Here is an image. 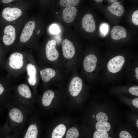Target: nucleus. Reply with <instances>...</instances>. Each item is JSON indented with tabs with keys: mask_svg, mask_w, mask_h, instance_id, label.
Masks as SVG:
<instances>
[{
	"mask_svg": "<svg viewBox=\"0 0 138 138\" xmlns=\"http://www.w3.org/2000/svg\"><path fill=\"white\" fill-rule=\"evenodd\" d=\"M6 107L8 109V113L5 123L3 126L1 138L14 132L21 134L33 112L15 106L9 102Z\"/></svg>",
	"mask_w": 138,
	"mask_h": 138,
	"instance_id": "1",
	"label": "nucleus"
},
{
	"mask_svg": "<svg viewBox=\"0 0 138 138\" xmlns=\"http://www.w3.org/2000/svg\"><path fill=\"white\" fill-rule=\"evenodd\" d=\"M35 27V23L33 21H30L25 25L20 37L21 42H25L30 39L33 32Z\"/></svg>",
	"mask_w": 138,
	"mask_h": 138,
	"instance_id": "11",
	"label": "nucleus"
},
{
	"mask_svg": "<svg viewBox=\"0 0 138 138\" xmlns=\"http://www.w3.org/2000/svg\"><path fill=\"white\" fill-rule=\"evenodd\" d=\"M108 9L111 14L118 17L121 16L123 15L124 10V7L122 5H120L116 9H113L108 8Z\"/></svg>",
	"mask_w": 138,
	"mask_h": 138,
	"instance_id": "21",
	"label": "nucleus"
},
{
	"mask_svg": "<svg viewBox=\"0 0 138 138\" xmlns=\"http://www.w3.org/2000/svg\"><path fill=\"white\" fill-rule=\"evenodd\" d=\"M132 21L133 24L138 25V10L135 11L133 14L132 17Z\"/></svg>",
	"mask_w": 138,
	"mask_h": 138,
	"instance_id": "24",
	"label": "nucleus"
},
{
	"mask_svg": "<svg viewBox=\"0 0 138 138\" xmlns=\"http://www.w3.org/2000/svg\"><path fill=\"white\" fill-rule=\"evenodd\" d=\"M127 33L125 28L123 27L116 26H114L111 31V36L114 40H118L121 38L125 37Z\"/></svg>",
	"mask_w": 138,
	"mask_h": 138,
	"instance_id": "17",
	"label": "nucleus"
},
{
	"mask_svg": "<svg viewBox=\"0 0 138 138\" xmlns=\"http://www.w3.org/2000/svg\"><path fill=\"white\" fill-rule=\"evenodd\" d=\"M3 110L1 108H0V116ZM2 128H3V126H1L0 125V138H1L2 131Z\"/></svg>",
	"mask_w": 138,
	"mask_h": 138,
	"instance_id": "32",
	"label": "nucleus"
},
{
	"mask_svg": "<svg viewBox=\"0 0 138 138\" xmlns=\"http://www.w3.org/2000/svg\"><path fill=\"white\" fill-rule=\"evenodd\" d=\"M108 134L106 132L97 130L94 133L93 138H108Z\"/></svg>",
	"mask_w": 138,
	"mask_h": 138,
	"instance_id": "23",
	"label": "nucleus"
},
{
	"mask_svg": "<svg viewBox=\"0 0 138 138\" xmlns=\"http://www.w3.org/2000/svg\"><path fill=\"white\" fill-rule=\"evenodd\" d=\"M79 0H61L60 4L64 7H74L76 6L79 2Z\"/></svg>",
	"mask_w": 138,
	"mask_h": 138,
	"instance_id": "20",
	"label": "nucleus"
},
{
	"mask_svg": "<svg viewBox=\"0 0 138 138\" xmlns=\"http://www.w3.org/2000/svg\"><path fill=\"white\" fill-rule=\"evenodd\" d=\"M108 138H112L110 137H108Z\"/></svg>",
	"mask_w": 138,
	"mask_h": 138,
	"instance_id": "38",
	"label": "nucleus"
},
{
	"mask_svg": "<svg viewBox=\"0 0 138 138\" xmlns=\"http://www.w3.org/2000/svg\"><path fill=\"white\" fill-rule=\"evenodd\" d=\"M120 3L118 2H115L112 3L111 6H109L108 8L115 9L117 8L120 5Z\"/></svg>",
	"mask_w": 138,
	"mask_h": 138,
	"instance_id": "30",
	"label": "nucleus"
},
{
	"mask_svg": "<svg viewBox=\"0 0 138 138\" xmlns=\"http://www.w3.org/2000/svg\"><path fill=\"white\" fill-rule=\"evenodd\" d=\"M2 41L6 45L8 46L12 44L16 38V31L15 28L11 25H8L4 28Z\"/></svg>",
	"mask_w": 138,
	"mask_h": 138,
	"instance_id": "9",
	"label": "nucleus"
},
{
	"mask_svg": "<svg viewBox=\"0 0 138 138\" xmlns=\"http://www.w3.org/2000/svg\"><path fill=\"white\" fill-rule=\"evenodd\" d=\"M24 63L23 56L20 53L16 52L9 56L8 64L9 67L14 70H19L22 68Z\"/></svg>",
	"mask_w": 138,
	"mask_h": 138,
	"instance_id": "8",
	"label": "nucleus"
},
{
	"mask_svg": "<svg viewBox=\"0 0 138 138\" xmlns=\"http://www.w3.org/2000/svg\"><path fill=\"white\" fill-rule=\"evenodd\" d=\"M40 74L43 81L47 83L55 75L56 73L53 69L48 68L41 70Z\"/></svg>",
	"mask_w": 138,
	"mask_h": 138,
	"instance_id": "18",
	"label": "nucleus"
},
{
	"mask_svg": "<svg viewBox=\"0 0 138 138\" xmlns=\"http://www.w3.org/2000/svg\"><path fill=\"white\" fill-rule=\"evenodd\" d=\"M117 1V0H108V2L110 3H113L114 2H116V1Z\"/></svg>",
	"mask_w": 138,
	"mask_h": 138,
	"instance_id": "35",
	"label": "nucleus"
},
{
	"mask_svg": "<svg viewBox=\"0 0 138 138\" xmlns=\"http://www.w3.org/2000/svg\"></svg>",
	"mask_w": 138,
	"mask_h": 138,
	"instance_id": "39",
	"label": "nucleus"
},
{
	"mask_svg": "<svg viewBox=\"0 0 138 138\" xmlns=\"http://www.w3.org/2000/svg\"><path fill=\"white\" fill-rule=\"evenodd\" d=\"M135 73H136L135 77L136 78L138 79V67H137L136 68L135 70Z\"/></svg>",
	"mask_w": 138,
	"mask_h": 138,
	"instance_id": "34",
	"label": "nucleus"
},
{
	"mask_svg": "<svg viewBox=\"0 0 138 138\" xmlns=\"http://www.w3.org/2000/svg\"><path fill=\"white\" fill-rule=\"evenodd\" d=\"M26 70L28 76V82L30 85L33 87L37 82L36 68L32 64L29 63L27 65Z\"/></svg>",
	"mask_w": 138,
	"mask_h": 138,
	"instance_id": "15",
	"label": "nucleus"
},
{
	"mask_svg": "<svg viewBox=\"0 0 138 138\" xmlns=\"http://www.w3.org/2000/svg\"><path fill=\"white\" fill-rule=\"evenodd\" d=\"M4 4H7L13 1V0H2L1 1Z\"/></svg>",
	"mask_w": 138,
	"mask_h": 138,
	"instance_id": "33",
	"label": "nucleus"
},
{
	"mask_svg": "<svg viewBox=\"0 0 138 138\" xmlns=\"http://www.w3.org/2000/svg\"><path fill=\"white\" fill-rule=\"evenodd\" d=\"M40 117L33 111L26 127L21 134L20 138H39L43 127Z\"/></svg>",
	"mask_w": 138,
	"mask_h": 138,
	"instance_id": "4",
	"label": "nucleus"
},
{
	"mask_svg": "<svg viewBox=\"0 0 138 138\" xmlns=\"http://www.w3.org/2000/svg\"><path fill=\"white\" fill-rule=\"evenodd\" d=\"M50 32L53 34H56L60 31V29L58 26L56 24H53L50 27Z\"/></svg>",
	"mask_w": 138,
	"mask_h": 138,
	"instance_id": "25",
	"label": "nucleus"
},
{
	"mask_svg": "<svg viewBox=\"0 0 138 138\" xmlns=\"http://www.w3.org/2000/svg\"><path fill=\"white\" fill-rule=\"evenodd\" d=\"M129 91L132 95L138 96V86H133L130 87L129 89Z\"/></svg>",
	"mask_w": 138,
	"mask_h": 138,
	"instance_id": "27",
	"label": "nucleus"
},
{
	"mask_svg": "<svg viewBox=\"0 0 138 138\" xmlns=\"http://www.w3.org/2000/svg\"><path fill=\"white\" fill-rule=\"evenodd\" d=\"M62 94L52 90H45L37 100L34 111L40 117L60 112L67 106V101Z\"/></svg>",
	"mask_w": 138,
	"mask_h": 138,
	"instance_id": "2",
	"label": "nucleus"
},
{
	"mask_svg": "<svg viewBox=\"0 0 138 138\" xmlns=\"http://www.w3.org/2000/svg\"><path fill=\"white\" fill-rule=\"evenodd\" d=\"M12 88L9 86L0 82V108L5 107L12 97Z\"/></svg>",
	"mask_w": 138,
	"mask_h": 138,
	"instance_id": "5",
	"label": "nucleus"
},
{
	"mask_svg": "<svg viewBox=\"0 0 138 138\" xmlns=\"http://www.w3.org/2000/svg\"><path fill=\"white\" fill-rule=\"evenodd\" d=\"M82 24L84 30L88 32H93L95 29V21L93 16L90 14H86L84 16Z\"/></svg>",
	"mask_w": 138,
	"mask_h": 138,
	"instance_id": "13",
	"label": "nucleus"
},
{
	"mask_svg": "<svg viewBox=\"0 0 138 138\" xmlns=\"http://www.w3.org/2000/svg\"><path fill=\"white\" fill-rule=\"evenodd\" d=\"M56 42L54 39L48 41L46 46L45 53L47 59L51 61L57 60L59 56V52L55 48Z\"/></svg>",
	"mask_w": 138,
	"mask_h": 138,
	"instance_id": "10",
	"label": "nucleus"
},
{
	"mask_svg": "<svg viewBox=\"0 0 138 138\" xmlns=\"http://www.w3.org/2000/svg\"><path fill=\"white\" fill-rule=\"evenodd\" d=\"M97 61V57L95 55L90 54L86 56L83 61V66L85 71L88 72L93 71L96 68Z\"/></svg>",
	"mask_w": 138,
	"mask_h": 138,
	"instance_id": "14",
	"label": "nucleus"
},
{
	"mask_svg": "<svg viewBox=\"0 0 138 138\" xmlns=\"http://www.w3.org/2000/svg\"><path fill=\"white\" fill-rule=\"evenodd\" d=\"M95 1L97 2H100L102 1V0H95Z\"/></svg>",
	"mask_w": 138,
	"mask_h": 138,
	"instance_id": "36",
	"label": "nucleus"
},
{
	"mask_svg": "<svg viewBox=\"0 0 138 138\" xmlns=\"http://www.w3.org/2000/svg\"><path fill=\"white\" fill-rule=\"evenodd\" d=\"M108 26L106 24H103L101 26L100 30L101 32L103 34H106L108 31Z\"/></svg>",
	"mask_w": 138,
	"mask_h": 138,
	"instance_id": "29",
	"label": "nucleus"
},
{
	"mask_svg": "<svg viewBox=\"0 0 138 138\" xmlns=\"http://www.w3.org/2000/svg\"><path fill=\"white\" fill-rule=\"evenodd\" d=\"M96 118L98 122L102 123L106 122L108 120L107 115L102 112L98 113L96 116Z\"/></svg>",
	"mask_w": 138,
	"mask_h": 138,
	"instance_id": "22",
	"label": "nucleus"
},
{
	"mask_svg": "<svg viewBox=\"0 0 138 138\" xmlns=\"http://www.w3.org/2000/svg\"><path fill=\"white\" fill-rule=\"evenodd\" d=\"M125 62L124 58L122 56L118 55L111 59L107 65L109 71L112 73H116L121 69Z\"/></svg>",
	"mask_w": 138,
	"mask_h": 138,
	"instance_id": "7",
	"label": "nucleus"
},
{
	"mask_svg": "<svg viewBox=\"0 0 138 138\" xmlns=\"http://www.w3.org/2000/svg\"><path fill=\"white\" fill-rule=\"evenodd\" d=\"M22 14L21 10L17 7H6L3 10V18L8 21H13L20 17Z\"/></svg>",
	"mask_w": 138,
	"mask_h": 138,
	"instance_id": "6",
	"label": "nucleus"
},
{
	"mask_svg": "<svg viewBox=\"0 0 138 138\" xmlns=\"http://www.w3.org/2000/svg\"><path fill=\"white\" fill-rule=\"evenodd\" d=\"M120 138H133L129 133L125 131H121L119 134Z\"/></svg>",
	"mask_w": 138,
	"mask_h": 138,
	"instance_id": "26",
	"label": "nucleus"
},
{
	"mask_svg": "<svg viewBox=\"0 0 138 138\" xmlns=\"http://www.w3.org/2000/svg\"><path fill=\"white\" fill-rule=\"evenodd\" d=\"M9 102L19 108L33 112L37 100L33 95L29 86L21 84L15 88Z\"/></svg>",
	"mask_w": 138,
	"mask_h": 138,
	"instance_id": "3",
	"label": "nucleus"
},
{
	"mask_svg": "<svg viewBox=\"0 0 138 138\" xmlns=\"http://www.w3.org/2000/svg\"><path fill=\"white\" fill-rule=\"evenodd\" d=\"M77 10L75 7H66L63 10V19L67 23L72 22L74 19L77 14Z\"/></svg>",
	"mask_w": 138,
	"mask_h": 138,
	"instance_id": "16",
	"label": "nucleus"
},
{
	"mask_svg": "<svg viewBox=\"0 0 138 138\" xmlns=\"http://www.w3.org/2000/svg\"><path fill=\"white\" fill-rule=\"evenodd\" d=\"M132 103L135 107L138 108V98H137L134 99L132 101Z\"/></svg>",
	"mask_w": 138,
	"mask_h": 138,
	"instance_id": "31",
	"label": "nucleus"
},
{
	"mask_svg": "<svg viewBox=\"0 0 138 138\" xmlns=\"http://www.w3.org/2000/svg\"><path fill=\"white\" fill-rule=\"evenodd\" d=\"M95 128L97 130L107 132L111 129V125L108 122H98L95 124Z\"/></svg>",
	"mask_w": 138,
	"mask_h": 138,
	"instance_id": "19",
	"label": "nucleus"
},
{
	"mask_svg": "<svg viewBox=\"0 0 138 138\" xmlns=\"http://www.w3.org/2000/svg\"><path fill=\"white\" fill-rule=\"evenodd\" d=\"M21 134L14 132L8 134L2 138H20Z\"/></svg>",
	"mask_w": 138,
	"mask_h": 138,
	"instance_id": "28",
	"label": "nucleus"
},
{
	"mask_svg": "<svg viewBox=\"0 0 138 138\" xmlns=\"http://www.w3.org/2000/svg\"><path fill=\"white\" fill-rule=\"evenodd\" d=\"M138 119L137 120V121H136V126L137 127H138Z\"/></svg>",
	"mask_w": 138,
	"mask_h": 138,
	"instance_id": "37",
	"label": "nucleus"
},
{
	"mask_svg": "<svg viewBox=\"0 0 138 138\" xmlns=\"http://www.w3.org/2000/svg\"><path fill=\"white\" fill-rule=\"evenodd\" d=\"M62 49L64 56L67 59H71L74 55L75 49L73 43L67 39L64 40L62 43Z\"/></svg>",
	"mask_w": 138,
	"mask_h": 138,
	"instance_id": "12",
	"label": "nucleus"
}]
</instances>
